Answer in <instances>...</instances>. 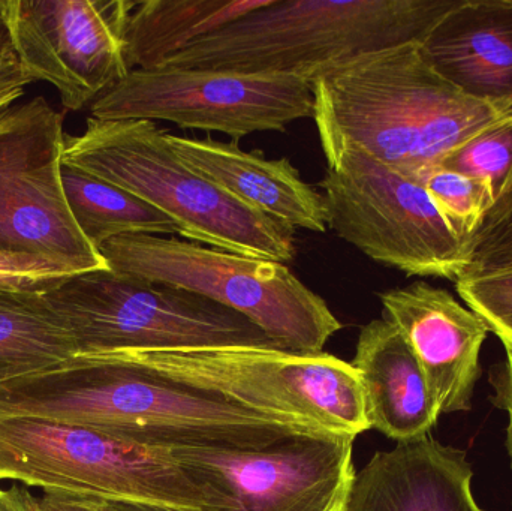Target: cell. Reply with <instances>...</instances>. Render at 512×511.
<instances>
[{
	"mask_svg": "<svg viewBox=\"0 0 512 511\" xmlns=\"http://www.w3.org/2000/svg\"><path fill=\"white\" fill-rule=\"evenodd\" d=\"M354 435L303 432L252 452L170 449L227 503V511H346Z\"/></svg>",
	"mask_w": 512,
	"mask_h": 511,
	"instance_id": "13",
	"label": "cell"
},
{
	"mask_svg": "<svg viewBox=\"0 0 512 511\" xmlns=\"http://www.w3.org/2000/svg\"><path fill=\"white\" fill-rule=\"evenodd\" d=\"M242 407L319 431H369L363 387L351 363L331 354L270 348L110 354Z\"/></svg>",
	"mask_w": 512,
	"mask_h": 511,
	"instance_id": "8",
	"label": "cell"
},
{
	"mask_svg": "<svg viewBox=\"0 0 512 511\" xmlns=\"http://www.w3.org/2000/svg\"><path fill=\"white\" fill-rule=\"evenodd\" d=\"M351 365L363 387L370 429L397 444L429 435L442 413L414 351L393 323L381 318L361 327Z\"/></svg>",
	"mask_w": 512,
	"mask_h": 511,
	"instance_id": "18",
	"label": "cell"
},
{
	"mask_svg": "<svg viewBox=\"0 0 512 511\" xmlns=\"http://www.w3.org/2000/svg\"><path fill=\"white\" fill-rule=\"evenodd\" d=\"M32 497L24 486L0 488V511H32Z\"/></svg>",
	"mask_w": 512,
	"mask_h": 511,
	"instance_id": "30",
	"label": "cell"
},
{
	"mask_svg": "<svg viewBox=\"0 0 512 511\" xmlns=\"http://www.w3.org/2000/svg\"><path fill=\"white\" fill-rule=\"evenodd\" d=\"M63 164L152 204L189 242L280 264L291 263L297 254L292 228L192 170L156 123L89 117L83 134L66 135Z\"/></svg>",
	"mask_w": 512,
	"mask_h": 511,
	"instance_id": "4",
	"label": "cell"
},
{
	"mask_svg": "<svg viewBox=\"0 0 512 511\" xmlns=\"http://www.w3.org/2000/svg\"><path fill=\"white\" fill-rule=\"evenodd\" d=\"M460 299L501 339L512 347V267L468 273L456 282Z\"/></svg>",
	"mask_w": 512,
	"mask_h": 511,
	"instance_id": "24",
	"label": "cell"
},
{
	"mask_svg": "<svg viewBox=\"0 0 512 511\" xmlns=\"http://www.w3.org/2000/svg\"><path fill=\"white\" fill-rule=\"evenodd\" d=\"M270 0H146L126 29L129 71L153 69L203 36L267 5Z\"/></svg>",
	"mask_w": 512,
	"mask_h": 511,
	"instance_id": "19",
	"label": "cell"
},
{
	"mask_svg": "<svg viewBox=\"0 0 512 511\" xmlns=\"http://www.w3.org/2000/svg\"><path fill=\"white\" fill-rule=\"evenodd\" d=\"M185 164L252 209L286 227L313 233L328 230L324 197L301 179L288 158L268 159L245 152L236 141L167 134Z\"/></svg>",
	"mask_w": 512,
	"mask_h": 511,
	"instance_id": "17",
	"label": "cell"
},
{
	"mask_svg": "<svg viewBox=\"0 0 512 511\" xmlns=\"http://www.w3.org/2000/svg\"><path fill=\"white\" fill-rule=\"evenodd\" d=\"M441 167L480 180L498 203L512 191V116L457 147Z\"/></svg>",
	"mask_w": 512,
	"mask_h": 511,
	"instance_id": "23",
	"label": "cell"
},
{
	"mask_svg": "<svg viewBox=\"0 0 512 511\" xmlns=\"http://www.w3.org/2000/svg\"><path fill=\"white\" fill-rule=\"evenodd\" d=\"M0 482L75 500L156 504L179 511L228 509L167 449L35 417H0Z\"/></svg>",
	"mask_w": 512,
	"mask_h": 511,
	"instance_id": "5",
	"label": "cell"
},
{
	"mask_svg": "<svg viewBox=\"0 0 512 511\" xmlns=\"http://www.w3.org/2000/svg\"><path fill=\"white\" fill-rule=\"evenodd\" d=\"M418 182L426 189L445 224L465 245L495 206L492 192L483 182L441 165L426 171Z\"/></svg>",
	"mask_w": 512,
	"mask_h": 511,
	"instance_id": "22",
	"label": "cell"
},
{
	"mask_svg": "<svg viewBox=\"0 0 512 511\" xmlns=\"http://www.w3.org/2000/svg\"><path fill=\"white\" fill-rule=\"evenodd\" d=\"M99 252L119 275L189 291L245 315L289 353H322L342 329L325 300L286 264L149 234L116 237Z\"/></svg>",
	"mask_w": 512,
	"mask_h": 511,
	"instance_id": "6",
	"label": "cell"
},
{
	"mask_svg": "<svg viewBox=\"0 0 512 511\" xmlns=\"http://www.w3.org/2000/svg\"><path fill=\"white\" fill-rule=\"evenodd\" d=\"M62 185L78 228L98 251L108 240L126 234H179L177 225L161 210L80 168L63 164Z\"/></svg>",
	"mask_w": 512,
	"mask_h": 511,
	"instance_id": "21",
	"label": "cell"
},
{
	"mask_svg": "<svg viewBox=\"0 0 512 511\" xmlns=\"http://www.w3.org/2000/svg\"><path fill=\"white\" fill-rule=\"evenodd\" d=\"M327 171L319 182L328 230L382 266L456 284L471 266L418 180L346 141L321 143Z\"/></svg>",
	"mask_w": 512,
	"mask_h": 511,
	"instance_id": "9",
	"label": "cell"
},
{
	"mask_svg": "<svg viewBox=\"0 0 512 511\" xmlns=\"http://www.w3.org/2000/svg\"><path fill=\"white\" fill-rule=\"evenodd\" d=\"M463 450L432 437L378 452L357 473L346 511H483Z\"/></svg>",
	"mask_w": 512,
	"mask_h": 511,
	"instance_id": "16",
	"label": "cell"
},
{
	"mask_svg": "<svg viewBox=\"0 0 512 511\" xmlns=\"http://www.w3.org/2000/svg\"><path fill=\"white\" fill-rule=\"evenodd\" d=\"M44 296L71 335L77 357L224 347L280 350L233 309L110 269L69 276Z\"/></svg>",
	"mask_w": 512,
	"mask_h": 511,
	"instance_id": "7",
	"label": "cell"
},
{
	"mask_svg": "<svg viewBox=\"0 0 512 511\" xmlns=\"http://www.w3.org/2000/svg\"><path fill=\"white\" fill-rule=\"evenodd\" d=\"M65 138L63 113L42 96L0 110V258L108 270L63 192Z\"/></svg>",
	"mask_w": 512,
	"mask_h": 511,
	"instance_id": "10",
	"label": "cell"
},
{
	"mask_svg": "<svg viewBox=\"0 0 512 511\" xmlns=\"http://www.w3.org/2000/svg\"><path fill=\"white\" fill-rule=\"evenodd\" d=\"M466 249L471 258L466 275L512 267V191L493 206Z\"/></svg>",
	"mask_w": 512,
	"mask_h": 511,
	"instance_id": "25",
	"label": "cell"
},
{
	"mask_svg": "<svg viewBox=\"0 0 512 511\" xmlns=\"http://www.w3.org/2000/svg\"><path fill=\"white\" fill-rule=\"evenodd\" d=\"M27 84L30 83L26 80L0 83V110L8 107V105L15 104L24 95V89H26Z\"/></svg>",
	"mask_w": 512,
	"mask_h": 511,
	"instance_id": "32",
	"label": "cell"
},
{
	"mask_svg": "<svg viewBox=\"0 0 512 511\" xmlns=\"http://www.w3.org/2000/svg\"><path fill=\"white\" fill-rule=\"evenodd\" d=\"M32 511H93L89 500H75V498L54 497L42 495L41 498L32 497Z\"/></svg>",
	"mask_w": 512,
	"mask_h": 511,
	"instance_id": "29",
	"label": "cell"
},
{
	"mask_svg": "<svg viewBox=\"0 0 512 511\" xmlns=\"http://www.w3.org/2000/svg\"><path fill=\"white\" fill-rule=\"evenodd\" d=\"M0 417L98 429L153 449L252 452L307 428L177 383L117 356L74 357L0 384Z\"/></svg>",
	"mask_w": 512,
	"mask_h": 511,
	"instance_id": "1",
	"label": "cell"
},
{
	"mask_svg": "<svg viewBox=\"0 0 512 511\" xmlns=\"http://www.w3.org/2000/svg\"><path fill=\"white\" fill-rule=\"evenodd\" d=\"M98 120L170 122L242 140L283 132L313 117L309 81L298 75L239 74L210 69H134L90 104Z\"/></svg>",
	"mask_w": 512,
	"mask_h": 511,
	"instance_id": "11",
	"label": "cell"
},
{
	"mask_svg": "<svg viewBox=\"0 0 512 511\" xmlns=\"http://www.w3.org/2000/svg\"><path fill=\"white\" fill-rule=\"evenodd\" d=\"M72 275L77 273L62 264L0 258V288L45 293Z\"/></svg>",
	"mask_w": 512,
	"mask_h": 511,
	"instance_id": "26",
	"label": "cell"
},
{
	"mask_svg": "<svg viewBox=\"0 0 512 511\" xmlns=\"http://www.w3.org/2000/svg\"><path fill=\"white\" fill-rule=\"evenodd\" d=\"M505 350H507V360L493 368L492 374H490V383L495 387L496 392L493 402L496 407L507 411L508 419H510L507 447L512 465V347H505Z\"/></svg>",
	"mask_w": 512,
	"mask_h": 511,
	"instance_id": "27",
	"label": "cell"
},
{
	"mask_svg": "<svg viewBox=\"0 0 512 511\" xmlns=\"http://www.w3.org/2000/svg\"><path fill=\"white\" fill-rule=\"evenodd\" d=\"M456 0H270L161 66L309 78L360 54L423 42ZM159 68V66H158Z\"/></svg>",
	"mask_w": 512,
	"mask_h": 511,
	"instance_id": "3",
	"label": "cell"
},
{
	"mask_svg": "<svg viewBox=\"0 0 512 511\" xmlns=\"http://www.w3.org/2000/svg\"><path fill=\"white\" fill-rule=\"evenodd\" d=\"M131 0H5V20L24 77L51 84L66 110L92 104L129 74Z\"/></svg>",
	"mask_w": 512,
	"mask_h": 511,
	"instance_id": "12",
	"label": "cell"
},
{
	"mask_svg": "<svg viewBox=\"0 0 512 511\" xmlns=\"http://www.w3.org/2000/svg\"><path fill=\"white\" fill-rule=\"evenodd\" d=\"M385 320L414 351L441 413L471 410L487 324L450 291L417 281L378 293Z\"/></svg>",
	"mask_w": 512,
	"mask_h": 511,
	"instance_id": "14",
	"label": "cell"
},
{
	"mask_svg": "<svg viewBox=\"0 0 512 511\" xmlns=\"http://www.w3.org/2000/svg\"><path fill=\"white\" fill-rule=\"evenodd\" d=\"M421 50L469 98L512 108V0H456Z\"/></svg>",
	"mask_w": 512,
	"mask_h": 511,
	"instance_id": "15",
	"label": "cell"
},
{
	"mask_svg": "<svg viewBox=\"0 0 512 511\" xmlns=\"http://www.w3.org/2000/svg\"><path fill=\"white\" fill-rule=\"evenodd\" d=\"M74 357V341L44 293L0 288V384L57 368Z\"/></svg>",
	"mask_w": 512,
	"mask_h": 511,
	"instance_id": "20",
	"label": "cell"
},
{
	"mask_svg": "<svg viewBox=\"0 0 512 511\" xmlns=\"http://www.w3.org/2000/svg\"><path fill=\"white\" fill-rule=\"evenodd\" d=\"M93 511H179L170 507L146 503H125V501H92Z\"/></svg>",
	"mask_w": 512,
	"mask_h": 511,
	"instance_id": "31",
	"label": "cell"
},
{
	"mask_svg": "<svg viewBox=\"0 0 512 511\" xmlns=\"http://www.w3.org/2000/svg\"><path fill=\"white\" fill-rule=\"evenodd\" d=\"M319 141L355 144L418 180L457 147L512 116L469 98L435 71L421 42L333 63L309 78Z\"/></svg>",
	"mask_w": 512,
	"mask_h": 511,
	"instance_id": "2",
	"label": "cell"
},
{
	"mask_svg": "<svg viewBox=\"0 0 512 511\" xmlns=\"http://www.w3.org/2000/svg\"><path fill=\"white\" fill-rule=\"evenodd\" d=\"M27 80L15 56L5 20V0H0V83ZM30 83V81H29Z\"/></svg>",
	"mask_w": 512,
	"mask_h": 511,
	"instance_id": "28",
	"label": "cell"
}]
</instances>
